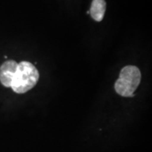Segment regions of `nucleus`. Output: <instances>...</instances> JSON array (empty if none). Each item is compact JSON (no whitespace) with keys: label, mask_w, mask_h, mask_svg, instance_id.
<instances>
[{"label":"nucleus","mask_w":152,"mask_h":152,"mask_svg":"<svg viewBox=\"0 0 152 152\" xmlns=\"http://www.w3.org/2000/svg\"><path fill=\"white\" fill-rule=\"evenodd\" d=\"M141 77V73L137 67L134 66H125L121 70L119 78L115 83V91L124 97H132L140 85Z\"/></svg>","instance_id":"obj_2"},{"label":"nucleus","mask_w":152,"mask_h":152,"mask_svg":"<svg viewBox=\"0 0 152 152\" xmlns=\"http://www.w3.org/2000/svg\"><path fill=\"white\" fill-rule=\"evenodd\" d=\"M18 64L14 60H9L0 67V81L6 87H11L16 74Z\"/></svg>","instance_id":"obj_3"},{"label":"nucleus","mask_w":152,"mask_h":152,"mask_svg":"<svg viewBox=\"0 0 152 152\" xmlns=\"http://www.w3.org/2000/svg\"><path fill=\"white\" fill-rule=\"evenodd\" d=\"M105 0H93L90 7V15L94 20L100 22L103 20L106 11Z\"/></svg>","instance_id":"obj_4"},{"label":"nucleus","mask_w":152,"mask_h":152,"mask_svg":"<svg viewBox=\"0 0 152 152\" xmlns=\"http://www.w3.org/2000/svg\"><path fill=\"white\" fill-rule=\"evenodd\" d=\"M39 77V72L33 64L22 61L18 64L11 87L16 93L23 94L35 86Z\"/></svg>","instance_id":"obj_1"}]
</instances>
